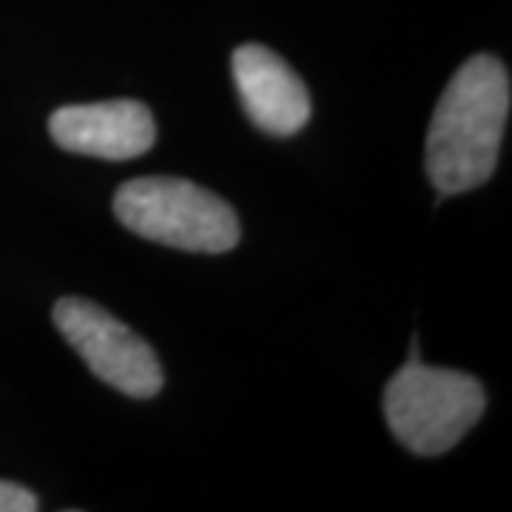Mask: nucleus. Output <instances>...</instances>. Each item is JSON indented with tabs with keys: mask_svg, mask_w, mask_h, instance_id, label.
<instances>
[{
	"mask_svg": "<svg viewBox=\"0 0 512 512\" xmlns=\"http://www.w3.org/2000/svg\"><path fill=\"white\" fill-rule=\"evenodd\" d=\"M37 495L20 484L0 481V512H35Z\"/></svg>",
	"mask_w": 512,
	"mask_h": 512,
	"instance_id": "7",
	"label": "nucleus"
},
{
	"mask_svg": "<svg viewBox=\"0 0 512 512\" xmlns=\"http://www.w3.org/2000/svg\"><path fill=\"white\" fill-rule=\"evenodd\" d=\"M242 109L259 131L293 137L311 117V94L302 77L268 46L245 43L231 57Z\"/></svg>",
	"mask_w": 512,
	"mask_h": 512,
	"instance_id": "6",
	"label": "nucleus"
},
{
	"mask_svg": "<svg viewBox=\"0 0 512 512\" xmlns=\"http://www.w3.org/2000/svg\"><path fill=\"white\" fill-rule=\"evenodd\" d=\"M114 217L137 237L188 254H225L239 242L234 208L180 177H140L114 194Z\"/></svg>",
	"mask_w": 512,
	"mask_h": 512,
	"instance_id": "2",
	"label": "nucleus"
},
{
	"mask_svg": "<svg viewBox=\"0 0 512 512\" xmlns=\"http://www.w3.org/2000/svg\"><path fill=\"white\" fill-rule=\"evenodd\" d=\"M49 134L63 151L126 163L154 148L157 123L140 100H106L60 106L49 117Z\"/></svg>",
	"mask_w": 512,
	"mask_h": 512,
	"instance_id": "5",
	"label": "nucleus"
},
{
	"mask_svg": "<svg viewBox=\"0 0 512 512\" xmlns=\"http://www.w3.org/2000/svg\"><path fill=\"white\" fill-rule=\"evenodd\" d=\"M510 103V72L498 57H470L453 74L433 111L424 148L427 177L441 197L473 191L493 177Z\"/></svg>",
	"mask_w": 512,
	"mask_h": 512,
	"instance_id": "1",
	"label": "nucleus"
},
{
	"mask_svg": "<svg viewBox=\"0 0 512 512\" xmlns=\"http://www.w3.org/2000/svg\"><path fill=\"white\" fill-rule=\"evenodd\" d=\"M52 319L60 336L100 382L131 399H151L163 390V367L157 353L100 305L80 296H63L57 299Z\"/></svg>",
	"mask_w": 512,
	"mask_h": 512,
	"instance_id": "4",
	"label": "nucleus"
},
{
	"mask_svg": "<svg viewBox=\"0 0 512 512\" xmlns=\"http://www.w3.org/2000/svg\"><path fill=\"white\" fill-rule=\"evenodd\" d=\"M487 407L484 387L461 370L407 365L384 387V421L416 456H441L476 427Z\"/></svg>",
	"mask_w": 512,
	"mask_h": 512,
	"instance_id": "3",
	"label": "nucleus"
}]
</instances>
